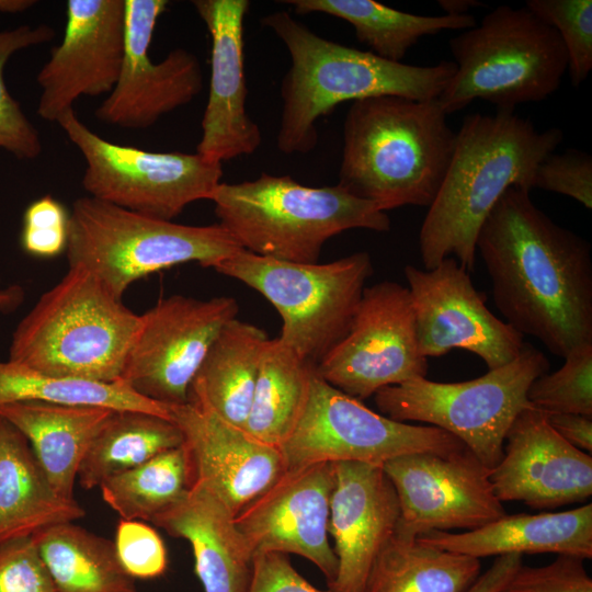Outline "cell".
Instances as JSON below:
<instances>
[{
	"mask_svg": "<svg viewBox=\"0 0 592 592\" xmlns=\"http://www.w3.org/2000/svg\"><path fill=\"white\" fill-rule=\"evenodd\" d=\"M505 322L565 358L592 343V255L588 240L555 223L509 187L481 225L477 241Z\"/></svg>",
	"mask_w": 592,
	"mask_h": 592,
	"instance_id": "6da1fadb",
	"label": "cell"
},
{
	"mask_svg": "<svg viewBox=\"0 0 592 592\" xmlns=\"http://www.w3.org/2000/svg\"><path fill=\"white\" fill-rule=\"evenodd\" d=\"M562 139L560 128L539 132L514 112L466 115L420 229L424 269L452 257L467 272L473 271L478 231L496 203L511 186L531 192L537 166Z\"/></svg>",
	"mask_w": 592,
	"mask_h": 592,
	"instance_id": "7a4b0ae2",
	"label": "cell"
},
{
	"mask_svg": "<svg viewBox=\"0 0 592 592\" xmlns=\"http://www.w3.org/2000/svg\"><path fill=\"white\" fill-rule=\"evenodd\" d=\"M286 47L291 67L281 84L283 101L277 149L308 153L317 145L316 123L338 104L372 96L437 99L456 71L454 61L415 66L389 61L312 32L286 11L262 18Z\"/></svg>",
	"mask_w": 592,
	"mask_h": 592,
	"instance_id": "3957f363",
	"label": "cell"
},
{
	"mask_svg": "<svg viewBox=\"0 0 592 592\" xmlns=\"http://www.w3.org/2000/svg\"><path fill=\"white\" fill-rule=\"evenodd\" d=\"M437 99L353 101L343 124L338 184L382 212L429 207L449 166L456 133Z\"/></svg>",
	"mask_w": 592,
	"mask_h": 592,
	"instance_id": "277c9868",
	"label": "cell"
},
{
	"mask_svg": "<svg viewBox=\"0 0 592 592\" xmlns=\"http://www.w3.org/2000/svg\"><path fill=\"white\" fill-rule=\"evenodd\" d=\"M139 325L140 315L93 274L69 266L15 328L8 361L47 375L114 383Z\"/></svg>",
	"mask_w": 592,
	"mask_h": 592,
	"instance_id": "5b68a950",
	"label": "cell"
},
{
	"mask_svg": "<svg viewBox=\"0 0 592 592\" xmlns=\"http://www.w3.org/2000/svg\"><path fill=\"white\" fill-rule=\"evenodd\" d=\"M209 201L218 224L243 250L288 262L317 263L325 243L349 229L390 230L389 217L372 202L289 175L220 182Z\"/></svg>",
	"mask_w": 592,
	"mask_h": 592,
	"instance_id": "8992f818",
	"label": "cell"
},
{
	"mask_svg": "<svg viewBox=\"0 0 592 592\" xmlns=\"http://www.w3.org/2000/svg\"><path fill=\"white\" fill-rule=\"evenodd\" d=\"M456 71L437 98L448 115L480 99L497 111L540 102L567 70L558 33L526 7L499 5L449 41Z\"/></svg>",
	"mask_w": 592,
	"mask_h": 592,
	"instance_id": "52a82bcc",
	"label": "cell"
},
{
	"mask_svg": "<svg viewBox=\"0 0 592 592\" xmlns=\"http://www.w3.org/2000/svg\"><path fill=\"white\" fill-rule=\"evenodd\" d=\"M242 248L218 223L177 224L84 196L69 214V266L93 274L122 299L136 281L171 266L197 262L212 267Z\"/></svg>",
	"mask_w": 592,
	"mask_h": 592,
	"instance_id": "ba28073f",
	"label": "cell"
},
{
	"mask_svg": "<svg viewBox=\"0 0 592 592\" xmlns=\"http://www.w3.org/2000/svg\"><path fill=\"white\" fill-rule=\"evenodd\" d=\"M263 295L280 314V338L317 366L348 334L366 281V251L332 262L296 263L239 250L214 265Z\"/></svg>",
	"mask_w": 592,
	"mask_h": 592,
	"instance_id": "9c48e42d",
	"label": "cell"
},
{
	"mask_svg": "<svg viewBox=\"0 0 592 592\" xmlns=\"http://www.w3.org/2000/svg\"><path fill=\"white\" fill-rule=\"evenodd\" d=\"M548 369L544 353L524 342L513 361L478 378L439 383L415 377L382 388L374 399L389 419L423 422L451 433L491 470L502 457L512 422L532 407L530 385Z\"/></svg>",
	"mask_w": 592,
	"mask_h": 592,
	"instance_id": "30bf717a",
	"label": "cell"
},
{
	"mask_svg": "<svg viewBox=\"0 0 592 592\" xmlns=\"http://www.w3.org/2000/svg\"><path fill=\"white\" fill-rule=\"evenodd\" d=\"M56 123L86 161L81 184L91 197L172 220L189 204L209 200L221 182V163L197 152H152L109 141L91 130L75 109Z\"/></svg>",
	"mask_w": 592,
	"mask_h": 592,
	"instance_id": "8fae6325",
	"label": "cell"
},
{
	"mask_svg": "<svg viewBox=\"0 0 592 592\" xmlns=\"http://www.w3.org/2000/svg\"><path fill=\"white\" fill-rule=\"evenodd\" d=\"M466 445L432 425H413L377 413L316 373L308 402L280 447L286 470L318 463L358 462L383 466L414 453H451Z\"/></svg>",
	"mask_w": 592,
	"mask_h": 592,
	"instance_id": "7c38bea8",
	"label": "cell"
},
{
	"mask_svg": "<svg viewBox=\"0 0 592 592\" xmlns=\"http://www.w3.org/2000/svg\"><path fill=\"white\" fill-rule=\"evenodd\" d=\"M426 373L409 289L390 281L364 288L348 334L316 366L320 378L358 400Z\"/></svg>",
	"mask_w": 592,
	"mask_h": 592,
	"instance_id": "4fadbf2b",
	"label": "cell"
},
{
	"mask_svg": "<svg viewBox=\"0 0 592 592\" xmlns=\"http://www.w3.org/2000/svg\"><path fill=\"white\" fill-rule=\"evenodd\" d=\"M237 312V300L228 296L160 299L140 315L121 380L139 396L168 407L187 402L208 349Z\"/></svg>",
	"mask_w": 592,
	"mask_h": 592,
	"instance_id": "5bb4252c",
	"label": "cell"
},
{
	"mask_svg": "<svg viewBox=\"0 0 592 592\" xmlns=\"http://www.w3.org/2000/svg\"><path fill=\"white\" fill-rule=\"evenodd\" d=\"M382 467L398 497L396 531L402 535L474 531L506 514L493 491L490 469L468 447L402 455Z\"/></svg>",
	"mask_w": 592,
	"mask_h": 592,
	"instance_id": "9a60e30c",
	"label": "cell"
},
{
	"mask_svg": "<svg viewBox=\"0 0 592 592\" xmlns=\"http://www.w3.org/2000/svg\"><path fill=\"white\" fill-rule=\"evenodd\" d=\"M403 273L424 357L466 350L494 369L519 355L524 335L488 309L485 294L455 258L430 270L406 265Z\"/></svg>",
	"mask_w": 592,
	"mask_h": 592,
	"instance_id": "2e32d148",
	"label": "cell"
},
{
	"mask_svg": "<svg viewBox=\"0 0 592 592\" xmlns=\"http://www.w3.org/2000/svg\"><path fill=\"white\" fill-rule=\"evenodd\" d=\"M167 0H125V50L118 79L95 110L100 122L125 129H146L163 115L192 102L203 90L198 58L175 48L160 61L149 47Z\"/></svg>",
	"mask_w": 592,
	"mask_h": 592,
	"instance_id": "e0dca14e",
	"label": "cell"
},
{
	"mask_svg": "<svg viewBox=\"0 0 592 592\" xmlns=\"http://www.w3.org/2000/svg\"><path fill=\"white\" fill-rule=\"evenodd\" d=\"M124 50L125 0H69L62 39L37 73V115L56 122L81 96L109 94Z\"/></svg>",
	"mask_w": 592,
	"mask_h": 592,
	"instance_id": "ac0fdd59",
	"label": "cell"
},
{
	"mask_svg": "<svg viewBox=\"0 0 592 592\" xmlns=\"http://www.w3.org/2000/svg\"><path fill=\"white\" fill-rule=\"evenodd\" d=\"M332 463H318L286 473L235 516V524L253 555L295 554L312 562L328 585L338 571L329 542Z\"/></svg>",
	"mask_w": 592,
	"mask_h": 592,
	"instance_id": "d6986e66",
	"label": "cell"
},
{
	"mask_svg": "<svg viewBox=\"0 0 592 592\" xmlns=\"http://www.w3.org/2000/svg\"><path fill=\"white\" fill-rule=\"evenodd\" d=\"M490 481L501 502L520 501L535 510L583 502L592 496V456L565 441L544 412L528 407L508 430Z\"/></svg>",
	"mask_w": 592,
	"mask_h": 592,
	"instance_id": "ffe728a7",
	"label": "cell"
},
{
	"mask_svg": "<svg viewBox=\"0 0 592 592\" xmlns=\"http://www.w3.org/2000/svg\"><path fill=\"white\" fill-rule=\"evenodd\" d=\"M171 419L183 435L190 487L207 488L235 515L286 473L278 447L260 442L201 403L172 406Z\"/></svg>",
	"mask_w": 592,
	"mask_h": 592,
	"instance_id": "44dd1931",
	"label": "cell"
},
{
	"mask_svg": "<svg viewBox=\"0 0 592 592\" xmlns=\"http://www.w3.org/2000/svg\"><path fill=\"white\" fill-rule=\"evenodd\" d=\"M210 36V79L196 152L223 162L253 153L262 143L247 113L243 23L248 0H194Z\"/></svg>",
	"mask_w": 592,
	"mask_h": 592,
	"instance_id": "7402d4cb",
	"label": "cell"
},
{
	"mask_svg": "<svg viewBox=\"0 0 592 592\" xmlns=\"http://www.w3.org/2000/svg\"><path fill=\"white\" fill-rule=\"evenodd\" d=\"M328 532L338 560L329 592H363L372 566L396 532L400 506L382 466L332 463Z\"/></svg>",
	"mask_w": 592,
	"mask_h": 592,
	"instance_id": "603a6c76",
	"label": "cell"
},
{
	"mask_svg": "<svg viewBox=\"0 0 592 592\" xmlns=\"http://www.w3.org/2000/svg\"><path fill=\"white\" fill-rule=\"evenodd\" d=\"M235 516L214 492L192 485L185 497L152 524L190 543L204 592H248L254 555Z\"/></svg>",
	"mask_w": 592,
	"mask_h": 592,
	"instance_id": "cb8c5ba5",
	"label": "cell"
},
{
	"mask_svg": "<svg viewBox=\"0 0 592 592\" xmlns=\"http://www.w3.org/2000/svg\"><path fill=\"white\" fill-rule=\"evenodd\" d=\"M418 539L474 558L506 554L592 558V504L560 512L508 515L464 533L430 532Z\"/></svg>",
	"mask_w": 592,
	"mask_h": 592,
	"instance_id": "d4e9b609",
	"label": "cell"
},
{
	"mask_svg": "<svg viewBox=\"0 0 592 592\" xmlns=\"http://www.w3.org/2000/svg\"><path fill=\"white\" fill-rule=\"evenodd\" d=\"M113 411L103 407L39 401L0 407V415L29 441L55 491L68 500L75 499L73 489L81 463Z\"/></svg>",
	"mask_w": 592,
	"mask_h": 592,
	"instance_id": "484cf974",
	"label": "cell"
},
{
	"mask_svg": "<svg viewBox=\"0 0 592 592\" xmlns=\"http://www.w3.org/2000/svg\"><path fill=\"white\" fill-rule=\"evenodd\" d=\"M84 515L76 499L55 491L26 437L0 415V544Z\"/></svg>",
	"mask_w": 592,
	"mask_h": 592,
	"instance_id": "4316f807",
	"label": "cell"
},
{
	"mask_svg": "<svg viewBox=\"0 0 592 592\" xmlns=\"http://www.w3.org/2000/svg\"><path fill=\"white\" fill-rule=\"evenodd\" d=\"M263 329L234 318L208 349L189 391L226 422L243 429L250 412L262 351Z\"/></svg>",
	"mask_w": 592,
	"mask_h": 592,
	"instance_id": "83f0119b",
	"label": "cell"
},
{
	"mask_svg": "<svg viewBox=\"0 0 592 592\" xmlns=\"http://www.w3.org/2000/svg\"><path fill=\"white\" fill-rule=\"evenodd\" d=\"M315 373L316 366L280 337L267 339L244 431L280 448L304 413Z\"/></svg>",
	"mask_w": 592,
	"mask_h": 592,
	"instance_id": "f1b7e54d",
	"label": "cell"
},
{
	"mask_svg": "<svg viewBox=\"0 0 592 592\" xmlns=\"http://www.w3.org/2000/svg\"><path fill=\"white\" fill-rule=\"evenodd\" d=\"M297 14L323 13L350 23L358 42L389 61L401 62L423 36L445 30L465 31L477 22L471 14L420 15L373 0H284Z\"/></svg>",
	"mask_w": 592,
	"mask_h": 592,
	"instance_id": "f546056e",
	"label": "cell"
},
{
	"mask_svg": "<svg viewBox=\"0 0 592 592\" xmlns=\"http://www.w3.org/2000/svg\"><path fill=\"white\" fill-rule=\"evenodd\" d=\"M480 560L397 531L375 559L363 592H466Z\"/></svg>",
	"mask_w": 592,
	"mask_h": 592,
	"instance_id": "4dcf8cb0",
	"label": "cell"
},
{
	"mask_svg": "<svg viewBox=\"0 0 592 592\" xmlns=\"http://www.w3.org/2000/svg\"><path fill=\"white\" fill-rule=\"evenodd\" d=\"M32 538L58 592H137L112 540L73 522L46 527Z\"/></svg>",
	"mask_w": 592,
	"mask_h": 592,
	"instance_id": "1f68e13d",
	"label": "cell"
},
{
	"mask_svg": "<svg viewBox=\"0 0 592 592\" xmlns=\"http://www.w3.org/2000/svg\"><path fill=\"white\" fill-rule=\"evenodd\" d=\"M183 435L172 419L138 410H114L95 435L78 473L90 490L107 478L181 446Z\"/></svg>",
	"mask_w": 592,
	"mask_h": 592,
	"instance_id": "d6a6232c",
	"label": "cell"
},
{
	"mask_svg": "<svg viewBox=\"0 0 592 592\" xmlns=\"http://www.w3.org/2000/svg\"><path fill=\"white\" fill-rule=\"evenodd\" d=\"M23 401L138 410L171 419V407L139 396L122 380L58 377L10 361L0 362V407Z\"/></svg>",
	"mask_w": 592,
	"mask_h": 592,
	"instance_id": "836d02e7",
	"label": "cell"
},
{
	"mask_svg": "<svg viewBox=\"0 0 592 592\" xmlns=\"http://www.w3.org/2000/svg\"><path fill=\"white\" fill-rule=\"evenodd\" d=\"M103 501L121 519L151 522L180 502L190 489L183 445L114 475L101 486Z\"/></svg>",
	"mask_w": 592,
	"mask_h": 592,
	"instance_id": "e575fe53",
	"label": "cell"
},
{
	"mask_svg": "<svg viewBox=\"0 0 592 592\" xmlns=\"http://www.w3.org/2000/svg\"><path fill=\"white\" fill-rule=\"evenodd\" d=\"M54 36L55 30L47 24L0 31V148L18 159L39 157L43 145L38 130L7 88L4 67L16 52L48 43Z\"/></svg>",
	"mask_w": 592,
	"mask_h": 592,
	"instance_id": "d590c367",
	"label": "cell"
},
{
	"mask_svg": "<svg viewBox=\"0 0 592 592\" xmlns=\"http://www.w3.org/2000/svg\"><path fill=\"white\" fill-rule=\"evenodd\" d=\"M563 365L532 382L528 403L547 413H577L592 417V343L571 351Z\"/></svg>",
	"mask_w": 592,
	"mask_h": 592,
	"instance_id": "8d00e7d4",
	"label": "cell"
},
{
	"mask_svg": "<svg viewBox=\"0 0 592 592\" xmlns=\"http://www.w3.org/2000/svg\"><path fill=\"white\" fill-rule=\"evenodd\" d=\"M525 7L558 33L571 83L580 86L592 69V1L528 0Z\"/></svg>",
	"mask_w": 592,
	"mask_h": 592,
	"instance_id": "74e56055",
	"label": "cell"
},
{
	"mask_svg": "<svg viewBox=\"0 0 592 592\" xmlns=\"http://www.w3.org/2000/svg\"><path fill=\"white\" fill-rule=\"evenodd\" d=\"M113 543L123 570L134 580L156 579L166 572V545L158 532L146 522L121 519Z\"/></svg>",
	"mask_w": 592,
	"mask_h": 592,
	"instance_id": "f35d334b",
	"label": "cell"
},
{
	"mask_svg": "<svg viewBox=\"0 0 592 592\" xmlns=\"http://www.w3.org/2000/svg\"><path fill=\"white\" fill-rule=\"evenodd\" d=\"M534 187L569 196L591 209V155L578 149L549 153L536 168L533 179Z\"/></svg>",
	"mask_w": 592,
	"mask_h": 592,
	"instance_id": "ab89813d",
	"label": "cell"
},
{
	"mask_svg": "<svg viewBox=\"0 0 592 592\" xmlns=\"http://www.w3.org/2000/svg\"><path fill=\"white\" fill-rule=\"evenodd\" d=\"M69 214L52 195L34 201L23 216L21 244L25 252L38 258H53L66 250Z\"/></svg>",
	"mask_w": 592,
	"mask_h": 592,
	"instance_id": "60d3db41",
	"label": "cell"
},
{
	"mask_svg": "<svg viewBox=\"0 0 592 592\" xmlns=\"http://www.w3.org/2000/svg\"><path fill=\"white\" fill-rule=\"evenodd\" d=\"M583 561L576 556L558 555L545 566L522 563L499 592H592V579Z\"/></svg>",
	"mask_w": 592,
	"mask_h": 592,
	"instance_id": "b9f144b4",
	"label": "cell"
},
{
	"mask_svg": "<svg viewBox=\"0 0 592 592\" xmlns=\"http://www.w3.org/2000/svg\"><path fill=\"white\" fill-rule=\"evenodd\" d=\"M0 592H58L32 536L0 544Z\"/></svg>",
	"mask_w": 592,
	"mask_h": 592,
	"instance_id": "7bdbcfd3",
	"label": "cell"
},
{
	"mask_svg": "<svg viewBox=\"0 0 592 592\" xmlns=\"http://www.w3.org/2000/svg\"><path fill=\"white\" fill-rule=\"evenodd\" d=\"M248 592H329L310 584L292 565L288 555L262 553L253 557Z\"/></svg>",
	"mask_w": 592,
	"mask_h": 592,
	"instance_id": "ee69618b",
	"label": "cell"
},
{
	"mask_svg": "<svg viewBox=\"0 0 592 592\" xmlns=\"http://www.w3.org/2000/svg\"><path fill=\"white\" fill-rule=\"evenodd\" d=\"M548 424L576 448L592 453V417L577 413L544 412Z\"/></svg>",
	"mask_w": 592,
	"mask_h": 592,
	"instance_id": "f6af8a7d",
	"label": "cell"
},
{
	"mask_svg": "<svg viewBox=\"0 0 592 592\" xmlns=\"http://www.w3.org/2000/svg\"><path fill=\"white\" fill-rule=\"evenodd\" d=\"M521 554L497 556L487 571L480 574L466 592H499L523 563Z\"/></svg>",
	"mask_w": 592,
	"mask_h": 592,
	"instance_id": "bcb514c9",
	"label": "cell"
},
{
	"mask_svg": "<svg viewBox=\"0 0 592 592\" xmlns=\"http://www.w3.org/2000/svg\"><path fill=\"white\" fill-rule=\"evenodd\" d=\"M24 292L21 286L13 285L0 289V311L10 312L23 301Z\"/></svg>",
	"mask_w": 592,
	"mask_h": 592,
	"instance_id": "7dc6e473",
	"label": "cell"
},
{
	"mask_svg": "<svg viewBox=\"0 0 592 592\" xmlns=\"http://www.w3.org/2000/svg\"><path fill=\"white\" fill-rule=\"evenodd\" d=\"M440 8L444 14L464 15L468 14L469 9L482 7L483 3L475 0H439Z\"/></svg>",
	"mask_w": 592,
	"mask_h": 592,
	"instance_id": "c3c4849f",
	"label": "cell"
},
{
	"mask_svg": "<svg viewBox=\"0 0 592 592\" xmlns=\"http://www.w3.org/2000/svg\"><path fill=\"white\" fill-rule=\"evenodd\" d=\"M36 4L34 0H0V13H21Z\"/></svg>",
	"mask_w": 592,
	"mask_h": 592,
	"instance_id": "681fc988",
	"label": "cell"
}]
</instances>
